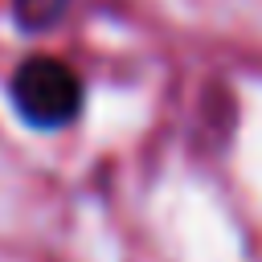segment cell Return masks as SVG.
<instances>
[{"instance_id":"cell-1","label":"cell","mask_w":262,"mask_h":262,"mask_svg":"<svg viewBox=\"0 0 262 262\" xmlns=\"http://www.w3.org/2000/svg\"><path fill=\"white\" fill-rule=\"evenodd\" d=\"M8 98L16 106V115L37 127V131H61L70 127L82 106H86V86H82V74L53 57V53H33L25 57L12 78H8Z\"/></svg>"},{"instance_id":"cell-2","label":"cell","mask_w":262,"mask_h":262,"mask_svg":"<svg viewBox=\"0 0 262 262\" xmlns=\"http://www.w3.org/2000/svg\"><path fill=\"white\" fill-rule=\"evenodd\" d=\"M70 0H12V16L25 33H45L66 16Z\"/></svg>"}]
</instances>
